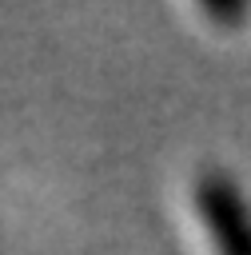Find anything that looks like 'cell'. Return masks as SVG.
Masks as SVG:
<instances>
[{"instance_id": "obj_1", "label": "cell", "mask_w": 251, "mask_h": 255, "mask_svg": "<svg viewBox=\"0 0 251 255\" xmlns=\"http://www.w3.org/2000/svg\"><path fill=\"white\" fill-rule=\"evenodd\" d=\"M191 203L215 255H251V199L235 175L219 167L199 171L191 183Z\"/></svg>"}, {"instance_id": "obj_2", "label": "cell", "mask_w": 251, "mask_h": 255, "mask_svg": "<svg viewBox=\"0 0 251 255\" xmlns=\"http://www.w3.org/2000/svg\"><path fill=\"white\" fill-rule=\"evenodd\" d=\"M203 16H211V20H219V24H243L247 16H251V8L247 4H203Z\"/></svg>"}]
</instances>
